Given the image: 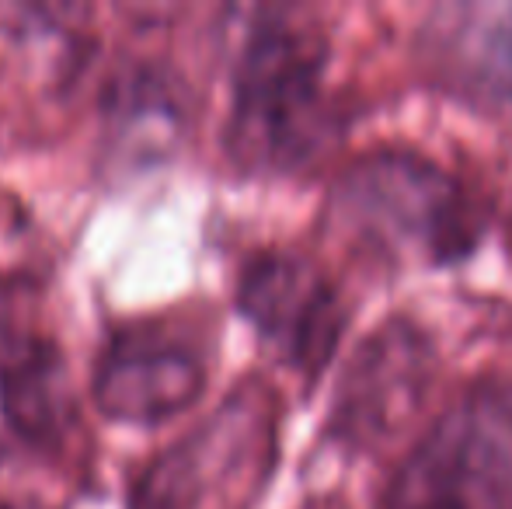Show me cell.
<instances>
[{
	"label": "cell",
	"instance_id": "1",
	"mask_svg": "<svg viewBox=\"0 0 512 509\" xmlns=\"http://www.w3.org/2000/svg\"><path fill=\"white\" fill-rule=\"evenodd\" d=\"M324 42L293 11H262L234 60L227 154L241 171H293L331 133Z\"/></svg>",
	"mask_w": 512,
	"mask_h": 509
},
{
	"label": "cell",
	"instance_id": "2",
	"mask_svg": "<svg viewBox=\"0 0 512 509\" xmlns=\"http://www.w3.org/2000/svg\"><path fill=\"white\" fill-rule=\"evenodd\" d=\"M335 206L356 238L391 255L450 262L478 238V217L457 178L411 150L359 157L338 182Z\"/></svg>",
	"mask_w": 512,
	"mask_h": 509
},
{
	"label": "cell",
	"instance_id": "3",
	"mask_svg": "<svg viewBox=\"0 0 512 509\" xmlns=\"http://www.w3.org/2000/svg\"><path fill=\"white\" fill-rule=\"evenodd\" d=\"M387 509H512V405L471 391L405 457Z\"/></svg>",
	"mask_w": 512,
	"mask_h": 509
},
{
	"label": "cell",
	"instance_id": "4",
	"mask_svg": "<svg viewBox=\"0 0 512 509\" xmlns=\"http://www.w3.org/2000/svg\"><path fill=\"white\" fill-rule=\"evenodd\" d=\"M0 415L35 450L63 447L81 419L67 356L35 328L25 279H0Z\"/></svg>",
	"mask_w": 512,
	"mask_h": 509
},
{
	"label": "cell",
	"instance_id": "5",
	"mask_svg": "<svg viewBox=\"0 0 512 509\" xmlns=\"http://www.w3.org/2000/svg\"><path fill=\"white\" fill-rule=\"evenodd\" d=\"M237 311L286 367L304 374H321L345 325L331 279L310 258L293 252H262L244 265Z\"/></svg>",
	"mask_w": 512,
	"mask_h": 509
},
{
	"label": "cell",
	"instance_id": "6",
	"mask_svg": "<svg viewBox=\"0 0 512 509\" xmlns=\"http://www.w3.org/2000/svg\"><path fill=\"white\" fill-rule=\"evenodd\" d=\"M272 447V412L262 394L241 391L199 422L185 440L168 447L140 471L129 509H199L244 468L258 471V454Z\"/></svg>",
	"mask_w": 512,
	"mask_h": 509
},
{
	"label": "cell",
	"instance_id": "7",
	"mask_svg": "<svg viewBox=\"0 0 512 509\" xmlns=\"http://www.w3.org/2000/svg\"><path fill=\"white\" fill-rule=\"evenodd\" d=\"M432 346L408 321H387L352 353L331 426L352 447H380L405 433L432 384Z\"/></svg>",
	"mask_w": 512,
	"mask_h": 509
},
{
	"label": "cell",
	"instance_id": "8",
	"mask_svg": "<svg viewBox=\"0 0 512 509\" xmlns=\"http://www.w3.org/2000/svg\"><path fill=\"white\" fill-rule=\"evenodd\" d=\"M206 391V367L185 342L147 325L108 339L91 377V398L108 422L157 426L189 412Z\"/></svg>",
	"mask_w": 512,
	"mask_h": 509
},
{
	"label": "cell",
	"instance_id": "9",
	"mask_svg": "<svg viewBox=\"0 0 512 509\" xmlns=\"http://www.w3.org/2000/svg\"><path fill=\"white\" fill-rule=\"evenodd\" d=\"M422 60L453 95L512 112V0L436 7L422 25Z\"/></svg>",
	"mask_w": 512,
	"mask_h": 509
},
{
	"label": "cell",
	"instance_id": "10",
	"mask_svg": "<svg viewBox=\"0 0 512 509\" xmlns=\"http://www.w3.org/2000/svg\"><path fill=\"white\" fill-rule=\"evenodd\" d=\"M509 248H512V224H509Z\"/></svg>",
	"mask_w": 512,
	"mask_h": 509
},
{
	"label": "cell",
	"instance_id": "11",
	"mask_svg": "<svg viewBox=\"0 0 512 509\" xmlns=\"http://www.w3.org/2000/svg\"><path fill=\"white\" fill-rule=\"evenodd\" d=\"M0 509H11V506H4V503H0Z\"/></svg>",
	"mask_w": 512,
	"mask_h": 509
},
{
	"label": "cell",
	"instance_id": "12",
	"mask_svg": "<svg viewBox=\"0 0 512 509\" xmlns=\"http://www.w3.org/2000/svg\"><path fill=\"white\" fill-rule=\"evenodd\" d=\"M317 509H331V506H317Z\"/></svg>",
	"mask_w": 512,
	"mask_h": 509
}]
</instances>
